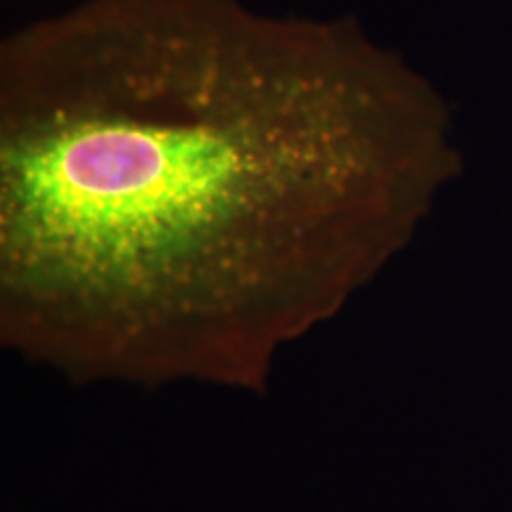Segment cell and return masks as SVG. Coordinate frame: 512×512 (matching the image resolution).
Segmentation results:
<instances>
[{
  "label": "cell",
  "instance_id": "obj_1",
  "mask_svg": "<svg viewBox=\"0 0 512 512\" xmlns=\"http://www.w3.org/2000/svg\"><path fill=\"white\" fill-rule=\"evenodd\" d=\"M448 171L437 95L356 17L81 0L0 46V342L264 394Z\"/></svg>",
  "mask_w": 512,
  "mask_h": 512
}]
</instances>
